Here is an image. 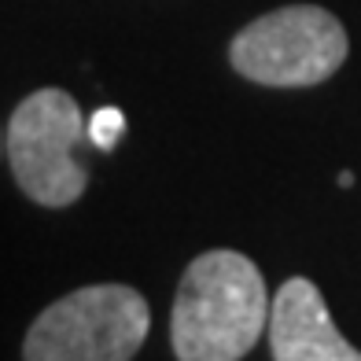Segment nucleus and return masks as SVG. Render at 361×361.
<instances>
[{"label": "nucleus", "mask_w": 361, "mask_h": 361, "mask_svg": "<svg viewBox=\"0 0 361 361\" xmlns=\"http://www.w3.org/2000/svg\"><path fill=\"white\" fill-rule=\"evenodd\" d=\"M269 288L247 255L214 247L185 266L173 295L177 361H243L269 328Z\"/></svg>", "instance_id": "nucleus-1"}, {"label": "nucleus", "mask_w": 361, "mask_h": 361, "mask_svg": "<svg viewBox=\"0 0 361 361\" xmlns=\"http://www.w3.org/2000/svg\"><path fill=\"white\" fill-rule=\"evenodd\" d=\"M152 332L147 299L129 284H89L48 302L23 339V361H133Z\"/></svg>", "instance_id": "nucleus-2"}, {"label": "nucleus", "mask_w": 361, "mask_h": 361, "mask_svg": "<svg viewBox=\"0 0 361 361\" xmlns=\"http://www.w3.org/2000/svg\"><path fill=\"white\" fill-rule=\"evenodd\" d=\"M350 52V37L328 8L288 4L258 15L228 44V63L243 81L266 89H314Z\"/></svg>", "instance_id": "nucleus-3"}, {"label": "nucleus", "mask_w": 361, "mask_h": 361, "mask_svg": "<svg viewBox=\"0 0 361 361\" xmlns=\"http://www.w3.org/2000/svg\"><path fill=\"white\" fill-rule=\"evenodd\" d=\"M89 137V122L67 89H37L8 118V166L23 195L37 207H74L89 188V170L74 147Z\"/></svg>", "instance_id": "nucleus-4"}, {"label": "nucleus", "mask_w": 361, "mask_h": 361, "mask_svg": "<svg viewBox=\"0 0 361 361\" xmlns=\"http://www.w3.org/2000/svg\"><path fill=\"white\" fill-rule=\"evenodd\" d=\"M269 350L273 361H361L328 314L321 288L306 276H291L273 295Z\"/></svg>", "instance_id": "nucleus-5"}, {"label": "nucleus", "mask_w": 361, "mask_h": 361, "mask_svg": "<svg viewBox=\"0 0 361 361\" xmlns=\"http://www.w3.org/2000/svg\"><path fill=\"white\" fill-rule=\"evenodd\" d=\"M122 137H126V114L118 107H100L89 118V140L100 147V152H111Z\"/></svg>", "instance_id": "nucleus-6"}, {"label": "nucleus", "mask_w": 361, "mask_h": 361, "mask_svg": "<svg viewBox=\"0 0 361 361\" xmlns=\"http://www.w3.org/2000/svg\"><path fill=\"white\" fill-rule=\"evenodd\" d=\"M350 185H354V173L343 170V173H339V188H350Z\"/></svg>", "instance_id": "nucleus-7"}, {"label": "nucleus", "mask_w": 361, "mask_h": 361, "mask_svg": "<svg viewBox=\"0 0 361 361\" xmlns=\"http://www.w3.org/2000/svg\"><path fill=\"white\" fill-rule=\"evenodd\" d=\"M8 152V147H4V129H0V155H4Z\"/></svg>", "instance_id": "nucleus-8"}]
</instances>
